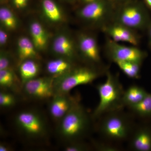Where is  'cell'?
I'll return each instance as SVG.
<instances>
[{"mask_svg":"<svg viewBox=\"0 0 151 151\" xmlns=\"http://www.w3.org/2000/svg\"><path fill=\"white\" fill-rule=\"evenodd\" d=\"M40 71V67L35 59H27L22 61L19 66V73L22 86L37 77Z\"/></svg>","mask_w":151,"mask_h":151,"instance_id":"cell-20","label":"cell"},{"mask_svg":"<svg viewBox=\"0 0 151 151\" xmlns=\"http://www.w3.org/2000/svg\"><path fill=\"white\" fill-rule=\"evenodd\" d=\"M63 1H65L67 2L70 3V4H73V3H75L77 0H63Z\"/></svg>","mask_w":151,"mask_h":151,"instance_id":"cell-36","label":"cell"},{"mask_svg":"<svg viewBox=\"0 0 151 151\" xmlns=\"http://www.w3.org/2000/svg\"><path fill=\"white\" fill-rule=\"evenodd\" d=\"M76 65L75 61L63 58L58 57L47 62L46 68L47 71L50 76L55 78L69 72Z\"/></svg>","mask_w":151,"mask_h":151,"instance_id":"cell-17","label":"cell"},{"mask_svg":"<svg viewBox=\"0 0 151 151\" xmlns=\"http://www.w3.org/2000/svg\"><path fill=\"white\" fill-rule=\"evenodd\" d=\"M40 8L45 19L52 24H59L65 21L64 12L55 0H41Z\"/></svg>","mask_w":151,"mask_h":151,"instance_id":"cell-15","label":"cell"},{"mask_svg":"<svg viewBox=\"0 0 151 151\" xmlns=\"http://www.w3.org/2000/svg\"><path fill=\"white\" fill-rule=\"evenodd\" d=\"M133 116L142 121L151 122V93H148L142 101L128 108Z\"/></svg>","mask_w":151,"mask_h":151,"instance_id":"cell-21","label":"cell"},{"mask_svg":"<svg viewBox=\"0 0 151 151\" xmlns=\"http://www.w3.org/2000/svg\"><path fill=\"white\" fill-rule=\"evenodd\" d=\"M105 53L109 60L113 63L131 61L142 64L147 56L146 52L137 46L120 44L108 37L105 45Z\"/></svg>","mask_w":151,"mask_h":151,"instance_id":"cell-7","label":"cell"},{"mask_svg":"<svg viewBox=\"0 0 151 151\" xmlns=\"http://www.w3.org/2000/svg\"><path fill=\"white\" fill-rule=\"evenodd\" d=\"M103 83L97 86L100 101L92 113L93 119H98L106 113L123 110L122 98L124 90L119 76L108 70Z\"/></svg>","mask_w":151,"mask_h":151,"instance_id":"cell-1","label":"cell"},{"mask_svg":"<svg viewBox=\"0 0 151 151\" xmlns=\"http://www.w3.org/2000/svg\"><path fill=\"white\" fill-rule=\"evenodd\" d=\"M16 81V77L12 68L0 70V86L2 88H13Z\"/></svg>","mask_w":151,"mask_h":151,"instance_id":"cell-24","label":"cell"},{"mask_svg":"<svg viewBox=\"0 0 151 151\" xmlns=\"http://www.w3.org/2000/svg\"><path fill=\"white\" fill-rule=\"evenodd\" d=\"M51 49L58 57L63 58L75 61L78 57L76 40L69 33L61 32L55 36Z\"/></svg>","mask_w":151,"mask_h":151,"instance_id":"cell-11","label":"cell"},{"mask_svg":"<svg viewBox=\"0 0 151 151\" xmlns=\"http://www.w3.org/2000/svg\"><path fill=\"white\" fill-rule=\"evenodd\" d=\"M1 1V3H4V2H5V1H6V0H0Z\"/></svg>","mask_w":151,"mask_h":151,"instance_id":"cell-37","label":"cell"},{"mask_svg":"<svg viewBox=\"0 0 151 151\" xmlns=\"http://www.w3.org/2000/svg\"><path fill=\"white\" fill-rule=\"evenodd\" d=\"M76 42L79 57L89 65L105 67L102 62L98 41L95 35L88 33H80Z\"/></svg>","mask_w":151,"mask_h":151,"instance_id":"cell-9","label":"cell"},{"mask_svg":"<svg viewBox=\"0 0 151 151\" xmlns=\"http://www.w3.org/2000/svg\"><path fill=\"white\" fill-rule=\"evenodd\" d=\"M13 7L18 11L25 9L28 6L30 0H10Z\"/></svg>","mask_w":151,"mask_h":151,"instance_id":"cell-29","label":"cell"},{"mask_svg":"<svg viewBox=\"0 0 151 151\" xmlns=\"http://www.w3.org/2000/svg\"><path fill=\"white\" fill-rule=\"evenodd\" d=\"M148 35V45L149 47L151 49V24L147 30Z\"/></svg>","mask_w":151,"mask_h":151,"instance_id":"cell-31","label":"cell"},{"mask_svg":"<svg viewBox=\"0 0 151 151\" xmlns=\"http://www.w3.org/2000/svg\"><path fill=\"white\" fill-rule=\"evenodd\" d=\"M116 6L114 0H98L83 5L76 14L89 26L102 31L113 21Z\"/></svg>","mask_w":151,"mask_h":151,"instance_id":"cell-6","label":"cell"},{"mask_svg":"<svg viewBox=\"0 0 151 151\" xmlns=\"http://www.w3.org/2000/svg\"><path fill=\"white\" fill-rule=\"evenodd\" d=\"M11 62L12 59L10 55L8 52L1 50L0 52V70L12 68Z\"/></svg>","mask_w":151,"mask_h":151,"instance_id":"cell-28","label":"cell"},{"mask_svg":"<svg viewBox=\"0 0 151 151\" xmlns=\"http://www.w3.org/2000/svg\"><path fill=\"white\" fill-rule=\"evenodd\" d=\"M1 27L8 31L15 30L19 26V21L16 15L8 7L2 6L0 8Z\"/></svg>","mask_w":151,"mask_h":151,"instance_id":"cell-22","label":"cell"},{"mask_svg":"<svg viewBox=\"0 0 151 151\" xmlns=\"http://www.w3.org/2000/svg\"><path fill=\"white\" fill-rule=\"evenodd\" d=\"M97 1H98V0H81V1L82 3V4H83V5H84L85 4L92 2Z\"/></svg>","mask_w":151,"mask_h":151,"instance_id":"cell-34","label":"cell"},{"mask_svg":"<svg viewBox=\"0 0 151 151\" xmlns=\"http://www.w3.org/2000/svg\"><path fill=\"white\" fill-rule=\"evenodd\" d=\"M31 40L38 51L46 49L49 42L48 33L43 26L36 20L31 22L29 26Z\"/></svg>","mask_w":151,"mask_h":151,"instance_id":"cell-16","label":"cell"},{"mask_svg":"<svg viewBox=\"0 0 151 151\" xmlns=\"http://www.w3.org/2000/svg\"><path fill=\"white\" fill-rule=\"evenodd\" d=\"M17 52L21 61L39 58L38 51L30 38L21 36L17 41Z\"/></svg>","mask_w":151,"mask_h":151,"instance_id":"cell-18","label":"cell"},{"mask_svg":"<svg viewBox=\"0 0 151 151\" xmlns=\"http://www.w3.org/2000/svg\"><path fill=\"white\" fill-rule=\"evenodd\" d=\"M123 110L106 113L98 119V131L106 140L119 142L129 140L136 124L132 113L130 115Z\"/></svg>","mask_w":151,"mask_h":151,"instance_id":"cell-2","label":"cell"},{"mask_svg":"<svg viewBox=\"0 0 151 151\" xmlns=\"http://www.w3.org/2000/svg\"><path fill=\"white\" fill-rule=\"evenodd\" d=\"M113 22L137 31H147L151 24V17L143 1L132 0L116 4Z\"/></svg>","mask_w":151,"mask_h":151,"instance_id":"cell-3","label":"cell"},{"mask_svg":"<svg viewBox=\"0 0 151 151\" xmlns=\"http://www.w3.org/2000/svg\"><path fill=\"white\" fill-rule=\"evenodd\" d=\"M54 78L49 77L34 78L24 84V91L27 95L36 99H47L54 96Z\"/></svg>","mask_w":151,"mask_h":151,"instance_id":"cell-10","label":"cell"},{"mask_svg":"<svg viewBox=\"0 0 151 151\" xmlns=\"http://www.w3.org/2000/svg\"><path fill=\"white\" fill-rule=\"evenodd\" d=\"M102 31L116 42H127L137 46L140 41V37L137 31L115 22L110 23Z\"/></svg>","mask_w":151,"mask_h":151,"instance_id":"cell-13","label":"cell"},{"mask_svg":"<svg viewBox=\"0 0 151 151\" xmlns=\"http://www.w3.org/2000/svg\"><path fill=\"white\" fill-rule=\"evenodd\" d=\"M60 122V136L68 142L81 140L89 131L90 118L84 107L77 104Z\"/></svg>","mask_w":151,"mask_h":151,"instance_id":"cell-5","label":"cell"},{"mask_svg":"<svg viewBox=\"0 0 151 151\" xmlns=\"http://www.w3.org/2000/svg\"><path fill=\"white\" fill-rule=\"evenodd\" d=\"M115 63L129 78L132 79L140 78L141 66L142 64L131 61H119Z\"/></svg>","mask_w":151,"mask_h":151,"instance_id":"cell-23","label":"cell"},{"mask_svg":"<svg viewBox=\"0 0 151 151\" xmlns=\"http://www.w3.org/2000/svg\"><path fill=\"white\" fill-rule=\"evenodd\" d=\"M145 89L136 85H131L124 90L122 104L124 108H127L140 103L148 94Z\"/></svg>","mask_w":151,"mask_h":151,"instance_id":"cell-19","label":"cell"},{"mask_svg":"<svg viewBox=\"0 0 151 151\" xmlns=\"http://www.w3.org/2000/svg\"><path fill=\"white\" fill-rule=\"evenodd\" d=\"M8 31L1 27L0 29V46L1 47L5 46L9 40Z\"/></svg>","mask_w":151,"mask_h":151,"instance_id":"cell-30","label":"cell"},{"mask_svg":"<svg viewBox=\"0 0 151 151\" xmlns=\"http://www.w3.org/2000/svg\"><path fill=\"white\" fill-rule=\"evenodd\" d=\"M143 2L148 9L151 10V0H143Z\"/></svg>","mask_w":151,"mask_h":151,"instance_id":"cell-33","label":"cell"},{"mask_svg":"<svg viewBox=\"0 0 151 151\" xmlns=\"http://www.w3.org/2000/svg\"><path fill=\"white\" fill-rule=\"evenodd\" d=\"M16 103V98L13 94L9 92H1L0 106L2 108H9L12 107Z\"/></svg>","mask_w":151,"mask_h":151,"instance_id":"cell-25","label":"cell"},{"mask_svg":"<svg viewBox=\"0 0 151 151\" xmlns=\"http://www.w3.org/2000/svg\"><path fill=\"white\" fill-rule=\"evenodd\" d=\"M11 150V148L6 144L1 143L0 145V151H9Z\"/></svg>","mask_w":151,"mask_h":151,"instance_id":"cell-32","label":"cell"},{"mask_svg":"<svg viewBox=\"0 0 151 151\" xmlns=\"http://www.w3.org/2000/svg\"><path fill=\"white\" fill-rule=\"evenodd\" d=\"M89 146L81 140L69 142L65 146L64 150L65 151H84L89 150Z\"/></svg>","mask_w":151,"mask_h":151,"instance_id":"cell-26","label":"cell"},{"mask_svg":"<svg viewBox=\"0 0 151 151\" xmlns=\"http://www.w3.org/2000/svg\"><path fill=\"white\" fill-rule=\"evenodd\" d=\"M94 147L96 150L100 151H117L120 149L118 146L112 143H104L103 142H94Z\"/></svg>","mask_w":151,"mask_h":151,"instance_id":"cell-27","label":"cell"},{"mask_svg":"<svg viewBox=\"0 0 151 151\" xmlns=\"http://www.w3.org/2000/svg\"><path fill=\"white\" fill-rule=\"evenodd\" d=\"M49 105L50 114L53 119L60 121L76 105L79 103V98L69 93L55 94L51 98Z\"/></svg>","mask_w":151,"mask_h":151,"instance_id":"cell-14","label":"cell"},{"mask_svg":"<svg viewBox=\"0 0 151 151\" xmlns=\"http://www.w3.org/2000/svg\"><path fill=\"white\" fill-rule=\"evenodd\" d=\"M108 70L106 67L76 65L69 72L54 78L55 94L68 93L76 86L90 84L101 76L106 75Z\"/></svg>","mask_w":151,"mask_h":151,"instance_id":"cell-4","label":"cell"},{"mask_svg":"<svg viewBox=\"0 0 151 151\" xmlns=\"http://www.w3.org/2000/svg\"><path fill=\"white\" fill-rule=\"evenodd\" d=\"M132 1V0H114L116 4L125 2L129 1Z\"/></svg>","mask_w":151,"mask_h":151,"instance_id":"cell-35","label":"cell"},{"mask_svg":"<svg viewBox=\"0 0 151 151\" xmlns=\"http://www.w3.org/2000/svg\"><path fill=\"white\" fill-rule=\"evenodd\" d=\"M129 147L134 151H151V122L136 124L129 139Z\"/></svg>","mask_w":151,"mask_h":151,"instance_id":"cell-12","label":"cell"},{"mask_svg":"<svg viewBox=\"0 0 151 151\" xmlns=\"http://www.w3.org/2000/svg\"><path fill=\"white\" fill-rule=\"evenodd\" d=\"M15 123L20 131L30 137H40L46 133L44 119L40 114L35 111L20 112L16 117Z\"/></svg>","mask_w":151,"mask_h":151,"instance_id":"cell-8","label":"cell"}]
</instances>
